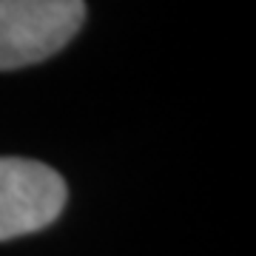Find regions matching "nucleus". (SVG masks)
Segmentation results:
<instances>
[{"label": "nucleus", "mask_w": 256, "mask_h": 256, "mask_svg": "<svg viewBox=\"0 0 256 256\" xmlns=\"http://www.w3.org/2000/svg\"><path fill=\"white\" fill-rule=\"evenodd\" d=\"M82 0H0V72L48 60L80 32Z\"/></svg>", "instance_id": "1"}, {"label": "nucleus", "mask_w": 256, "mask_h": 256, "mask_svg": "<svg viewBox=\"0 0 256 256\" xmlns=\"http://www.w3.org/2000/svg\"><path fill=\"white\" fill-rule=\"evenodd\" d=\"M66 182L54 168L0 156V242L48 228L66 208Z\"/></svg>", "instance_id": "2"}]
</instances>
